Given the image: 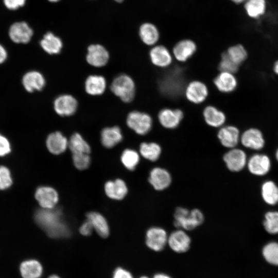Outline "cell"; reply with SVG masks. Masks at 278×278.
Instances as JSON below:
<instances>
[{
  "mask_svg": "<svg viewBox=\"0 0 278 278\" xmlns=\"http://www.w3.org/2000/svg\"><path fill=\"white\" fill-rule=\"evenodd\" d=\"M73 161L75 166L79 170L88 168L90 164V157L88 153H73Z\"/></svg>",
  "mask_w": 278,
  "mask_h": 278,
  "instance_id": "obj_40",
  "label": "cell"
},
{
  "mask_svg": "<svg viewBox=\"0 0 278 278\" xmlns=\"http://www.w3.org/2000/svg\"><path fill=\"white\" fill-rule=\"evenodd\" d=\"M274 71L278 75V60L274 63Z\"/></svg>",
  "mask_w": 278,
  "mask_h": 278,
  "instance_id": "obj_49",
  "label": "cell"
},
{
  "mask_svg": "<svg viewBox=\"0 0 278 278\" xmlns=\"http://www.w3.org/2000/svg\"><path fill=\"white\" fill-rule=\"evenodd\" d=\"M48 1L51 2H57L60 0H48Z\"/></svg>",
  "mask_w": 278,
  "mask_h": 278,
  "instance_id": "obj_52",
  "label": "cell"
},
{
  "mask_svg": "<svg viewBox=\"0 0 278 278\" xmlns=\"http://www.w3.org/2000/svg\"><path fill=\"white\" fill-rule=\"evenodd\" d=\"M241 142L245 147L254 150L262 149L265 144L262 132L255 128L245 131L241 136Z\"/></svg>",
  "mask_w": 278,
  "mask_h": 278,
  "instance_id": "obj_20",
  "label": "cell"
},
{
  "mask_svg": "<svg viewBox=\"0 0 278 278\" xmlns=\"http://www.w3.org/2000/svg\"><path fill=\"white\" fill-rule=\"evenodd\" d=\"M107 86L106 79L100 75H90L85 82L86 92L91 95H101L105 91Z\"/></svg>",
  "mask_w": 278,
  "mask_h": 278,
  "instance_id": "obj_27",
  "label": "cell"
},
{
  "mask_svg": "<svg viewBox=\"0 0 278 278\" xmlns=\"http://www.w3.org/2000/svg\"><path fill=\"white\" fill-rule=\"evenodd\" d=\"M151 63L155 66L165 68L172 63V56L169 50L162 45H154L149 52Z\"/></svg>",
  "mask_w": 278,
  "mask_h": 278,
  "instance_id": "obj_14",
  "label": "cell"
},
{
  "mask_svg": "<svg viewBox=\"0 0 278 278\" xmlns=\"http://www.w3.org/2000/svg\"><path fill=\"white\" fill-rule=\"evenodd\" d=\"M152 278H171L169 275L163 273H157L153 276Z\"/></svg>",
  "mask_w": 278,
  "mask_h": 278,
  "instance_id": "obj_47",
  "label": "cell"
},
{
  "mask_svg": "<svg viewBox=\"0 0 278 278\" xmlns=\"http://www.w3.org/2000/svg\"><path fill=\"white\" fill-rule=\"evenodd\" d=\"M20 272L23 278H40L43 273V267L36 259H28L21 263Z\"/></svg>",
  "mask_w": 278,
  "mask_h": 278,
  "instance_id": "obj_25",
  "label": "cell"
},
{
  "mask_svg": "<svg viewBox=\"0 0 278 278\" xmlns=\"http://www.w3.org/2000/svg\"><path fill=\"white\" fill-rule=\"evenodd\" d=\"M231 59L239 65L247 58V52L241 44H237L230 47L226 51Z\"/></svg>",
  "mask_w": 278,
  "mask_h": 278,
  "instance_id": "obj_37",
  "label": "cell"
},
{
  "mask_svg": "<svg viewBox=\"0 0 278 278\" xmlns=\"http://www.w3.org/2000/svg\"><path fill=\"white\" fill-rule=\"evenodd\" d=\"M87 219L92 223L93 229L103 238L109 235V228L106 218L100 214L91 212L86 214Z\"/></svg>",
  "mask_w": 278,
  "mask_h": 278,
  "instance_id": "obj_30",
  "label": "cell"
},
{
  "mask_svg": "<svg viewBox=\"0 0 278 278\" xmlns=\"http://www.w3.org/2000/svg\"><path fill=\"white\" fill-rule=\"evenodd\" d=\"M174 225L185 230H192L201 224L204 221V216L198 209L190 211L182 207H177L174 214Z\"/></svg>",
  "mask_w": 278,
  "mask_h": 278,
  "instance_id": "obj_2",
  "label": "cell"
},
{
  "mask_svg": "<svg viewBox=\"0 0 278 278\" xmlns=\"http://www.w3.org/2000/svg\"><path fill=\"white\" fill-rule=\"evenodd\" d=\"M126 123L128 127L136 133L144 135L150 131L152 126V119L146 113L133 111L128 114Z\"/></svg>",
  "mask_w": 278,
  "mask_h": 278,
  "instance_id": "obj_4",
  "label": "cell"
},
{
  "mask_svg": "<svg viewBox=\"0 0 278 278\" xmlns=\"http://www.w3.org/2000/svg\"><path fill=\"white\" fill-rule=\"evenodd\" d=\"M191 240L189 236L183 230H178L168 236L167 244L175 252L181 253L188 250Z\"/></svg>",
  "mask_w": 278,
  "mask_h": 278,
  "instance_id": "obj_12",
  "label": "cell"
},
{
  "mask_svg": "<svg viewBox=\"0 0 278 278\" xmlns=\"http://www.w3.org/2000/svg\"><path fill=\"white\" fill-rule=\"evenodd\" d=\"M217 137L223 146L233 148L238 143L239 131L237 128L233 126L222 127L218 131Z\"/></svg>",
  "mask_w": 278,
  "mask_h": 278,
  "instance_id": "obj_21",
  "label": "cell"
},
{
  "mask_svg": "<svg viewBox=\"0 0 278 278\" xmlns=\"http://www.w3.org/2000/svg\"><path fill=\"white\" fill-rule=\"evenodd\" d=\"M33 30L25 22H16L10 26L8 35L11 40L17 44H26L31 40Z\"/></svg>",
  "mask_w": 278,
  "mask_h": 278,
  "instance_id": "obj_5",
  "label": "cell"
},
{
  "mask_svg": "<svg viewBox=\"0 0 278 278\" xmlns=\"http://www.w3.org/2000/svg\"><path fill=\"white\" fill-rule=\"evenodd\" d=\"M140 278H149V277L147 276H142Z\"/></svg>",
  "mask_w": 278,
  "mask_h": 278,
  "instance_id": "obj_53",
  "label": "cell"
},
{
  "mask_svg": "<svg viewBox=\"0 0 278 278\" xmlns=\"http://www.w3.org/2000/svg\"><path fill=\"white\" fill-rule=\"evenodd\" d=\"M149 182L155 189L162 190L169 186L171 178L166 169L155 167L150 172Z\"/></svg>",
  "mask_w": 278,
  "mask_h": 278,
  "instance_id": "obj_17",
  "label": "cell"
},
{
  "mask_svg": "<svg viewBox=\"0 0 278 278\" xmlns=\"http://www.w3.org/2000/svg\"><path fill=\"white\" fill-rule=\"evenodd\" d=\"M35 220L48 236L52 238L67 237L70 230L62 218L60 209L42 208L36 213Z\"/></svg>",
  "mask_w": 278,
  "mask_h": 278,
  "instance_id": "obj_1",
  "label": "cell"
},
{
  "mask_svg": "<svg viewBox=\"0 0 278 278\" xmlns=\"http://www.w3.org/2000/svg\"><path fill=\"white\" fill-rule=\"evenodd\" d=\"M109 59V53L102 45L93 44L88 47L86 60L91 65L97 67L103 66Z\"/></svg>",
  "mask_w": 278,
  "mask_h": 278,
  "instance_id": "obj_9",
  "label": "cell"
},
{
  "mask_svg": "<svg viewBox=\"0 0 278 278\" xmlns=\"http://www.w3.org/2000/svg\"><path fill=\"white\" fill-rule=\"evenodd\" d=\"M223 160L229 170L232 171H239L246 165L247 157L243 150L232 148L224 155Z\"/></svg>",
  "mask_w": 278,
  "mask_h": 278,
  "instance_id": "obj_13",
  "label": "cell"
},
{
  "mask_svg": "<svg viewBox=\"0 0 278 278\" xmlns=\"http://www.w3.org/2000/svg\"><path fill=\"white\" fill-rule=\"evenodd\" d=\"M22 82L24 89L29 93L42 90L46 82L43 75L36 71H31L25 73L23 76Z\"/></svg>",
  "mask_w": 278,
  "mask_h": 278,
  "instance_id": "obj_18",
  "label": "cell"
},
{
  "mask_svg": "<svg viewBox=\"0 0 278 278\" xmlns=\"http://www.w3.org/2000/svg\"><path fill=\"white\" fill-rule=\"evenodd\" d=\"M40 45L47 53L50 55L58 54L62 47V42L59 38L49 32L41 40Z\"/></svg>",
  "mask_w": 278,
  "mask_h": 278,
  "instance_id": "obj_31",
  "label": "cell"
},
{
  "mask_svg": "<svg viewBox=\"0 0 278 278\" xmlns=\"http://www.w3.org/2000/svg\"><path fill=\"white\" fill-rule=\"evenodd\" d=\"M113 278H133V276L129 271L118 267L114 270Z\"/></svg>",
  "mask_w": 278,
  "mask_h": 278,
  "instance_id": "obj_44",
  "label": "cell"
},
{
  "mask_svg": "<svg viewBox=\"0 0 278 278\" xmlns=\"http://www.w3.org/2000/svg\"><path fill=\"white\" fill-rule=\"evenodd\" d=\"M12 180L9 169L4 166H0V190L6 189L12 185Z\"/></svg>",
  "mask_w": 278,
  "mask_h": 278,
  "instance_id": "obj_41",
  "label": "cell"
},
{
  "mask_svg": "<svg viewBox=\"0 0 278 278\" xmlns=\"http://www.w3.org/2000/svg\"><path fill=\"white\" fill-rule=\"evenodd\" d=\"M35 198L40 205L45 209L55 207L59 200L57 191L49 186H40L35 193Z\"/></svg>",
  "mask_w": 278,
  "mask_h": 278,
  "instance_id": "obj_10",
  "label": "cell"
},
{
  "mask_svg": "<svg viewBox=\"0 0 278 278\" xmlns=\"http://www.w3.org/2000/svg\"><path fill=\"white\" fill-rule=\"evenodd\" d=\"M276 158L277 160L278 161V149L277 150L276 152Z\"/></svg>",
  "mask_w": 278,
  "mask_h": 278,
  "instance_id": "obj_51",
  "label": "cell"
},
{
  "mask_svg": "<svg viewBox=\"0 0 278 278\" xmlns=\"http://www.w3.org/2000/svg\"><path fill=\"white\" fill-rule=\"evenodd\" d=\"M106 195L111 199L121 200L127 195L128 188L125 182L120 179L109 181L105 185Z\"/></svg>",
  "mask_w": 278,
  "mask_h": 278,
  "instance_id": "obj_24",
  "label": "cell"
},
{
  "mask_svg": "<svg viewBox=\"0 0 278 278\" xmlns=\"http://www.w3.org/2000/svg\"><path fill=\"white\" fill-rule=\"evenodd\" d=\"M123 140V134L118 126L106 127L101 132V142L107 148L114 147Z\"/></svg>",
  "mask_w": 278,
  "mask_h": 278,
  "instance_id": "obj_22",
  "label": "cell"
},
{
  "mask_svg": "<svg viewBox=\"0 0 278 278\" xmlns=\"http://www.w3.org/2000/svg\"><path fill=\"white\" fill-rule=\"evenodd\" d=\"M263 255L265 259L270 264L278 266V243L270 242L263 248Z\"/></svg>",
  "mask_w": 278,
  "mask_h": 278,
  "instance_id": "obj_36",
  "label": "cell"
},
{
  "mask_svg": "<svg viewBox=\"0 0 278 278\" xmlns=\"http://www.w3.org/2000/svg\"><path fill=\"white\" fill-rule=\"evenodd\" d=\"M139 35L142 41L148 46L155 45L160 37L157 27L149 22L143 23L141 25Z\"/></svg>",
  "mask_w": 278,
  "mask_h": 278,
  "instance_id": "obj_26",
  "label": "cell"
},
{
  "mask_svg": "<svg viewBox=\"0 0 278 278\" xmlns=\"http://www.w3.org/2000/svg\"><path fill=\"white\" fill-rule=\"evenodd\" d=\"M168 236L166 231L159 227L150 228L146 233V244L151 250L161 251L167 244Z\"/></svg>",
  "mask_w": 278,
  "mask_h": 278,
  "instance_id": "obj_6",
  "label": "cell"
},
{
  "mask_svg": "<svg viewBox=\"0 0 278 278\" xmlns=\"http://www.w3.org/2000/svg\"><path fill=\"white\" fill-rule=\"evenodd\" d=\"M238 66L239 65L231 59L226 52L222 54L218 65V68L220 72L234 74L238 71Z\"/></svg>",
  "mask_w": 278,
  "mask_h": 278,
  "instance_id": "obj_39",
  "label": "cell"
},
{
  "mask_svg": "<svg viewBox=\"0 0 278 278\" xmlns=\"http://www.w3.org/2000/svg\"><path fill=\"white\" fill-rule=\"evenodd\" d=\"M203 115L206 124L212 127H220L225 121L224 113L212 106H208L205 108Z\"/></svg>",
  "mask_w": 278,
  "mask_h": 278,
  "instance_id": "obj_28",
  "label": "cell"
},
{
  "mask_svg": "<svg viewBox=\"0 0 278 278\" xmlns=\"http://www.w3.org/2000/svg\"><path fill=\"white\" fill-rule=\"evenodd\" d=\"M48 278H60V277L57 275L54 274V275H50Z\"/></svg>",
  "mask_w": 278,
  "mask_h": 278,
  "instance_id": "obj_50",
  "label": "cell"
},
{
  "mask_svg": "<svg viewBox=\"0 0 278 278\" xmlns=\"http://www.w3.org/2000/svg\"><path fill=\"white\" fill-rule=\"evenodd\" d=\"M196 49V44L193 41L184 39L180 41L175 45L172 55L178 61L185 62L195 54Z\"/></svg>",
  "mask_w": 278,
  "mask_h": 278,
  "instance_id": "obj_15",
  "label": "cell"
},
{
  "mask_svg": "<svg viewBox=\"0 0 278 278\" xmlns=\"http://www.w3.org/2000/svg\"><path fill=\"white\" fill-rule=\"evenodd\" d=\"M26 0H3L5 7L10 10H15L23 7Z\"/></svg>",
  "mask_w": 278,
  "mask_h": 278,
  "instance_id": "obj_43",
  "label": "cell"
},
{
  "mask_svg": "<svg viewBox=\"0 0 278 278\" xmlns=\"http://www.w3.org/2000/svg\"><path fill=\"white\" fill-rule=\"evenodd\" d=\"M93 229L92 223L87 219L81 225L79 229V232L84 236H89L91 234Z\"/></svg>",
  "mask_w": 278,
  "mask_h": 278,
  "instance_id": "obj_45",
  "label": "cell"
},
{
  "mask_svg": "<svg viewBox=\"0 0 278 278\" xmlns=\"http://www.w3.org/2000/svg\"><path fill=\"white\" fill-rule=\"evenodd\" d=\"M78 102L76 98L68 94L58 96L54 102L55 112L62 116L73 115L76 112Z\"/></svg>",
  "mask_w": 278,
  "mask_h": 278,
  "instance_id": "obj_8",
  "label": "cell"
},
{
  "mask_svg": "<svg viewBox=\"0 0 278 278\" xmlns=\"http://www.w3.org/2000/svg\"><path fill=\"white\" fill-rule=\"evenodd\" d=\"M262 195L267 204L275 205L278 203V187L271 181L265 182L262 187Z\"/></svg>",
  "mask_w": 278,
  "mask_h": 278,
  "instance_id": "obj_34",
  "label": "cell"
},
{
  "mask_svg": "<svg viewBox=\"0 0 278 278\" xmlns=\"http://www.w3.org/2000/svg\"><path fill=\"white\" fill-rule=\"evenodd\" d=\"M11 152V145L9 140L0 133V157H4Z\"/></svg>",
  "mask_w": 278,
  "mask_h": 278,
  "instance_id": "obj_42",
  "label": "cell"
},
{
  "mask_svg": "<svg viewBox=\"0 0 278 278\" xmlns=\"http://www.w3.org/2000/svg\"><path fill=\"white\" fill-rule=\"evenodd\" d=\"M236 4H244L246 0H230Z\"/></svg>",
  "mask_w": 278,
  "mask_h": 278,
  "instance_id": "obj_48",
  "label": "cell"
},
{
  "mask_svg": "<svg viewBox=\"0 0 278 278\" xmlns=\"http://www.w3.org/2000/svg\"><path fill=\"white\" fill-rule=\"evenodd\" d=\"M140 152L145 159L150 161H155L161 153L160 146L154 142H144L140 146Z\"/></svg>",
  "mask_w": 278,
  "mask_h": 278,
  "instance_id": "obj_33",
  "label": "cell"
},
{
  "mask_svg": "<svg viewBox=\"0 0 278 278\" xmlns=\"http://www.w3.org/2000/svg\"><path fill=\"white\" fill-rule=\"evenodd\" d=\"M115 1L117 2H119V3H121L124 0H115Z\"/></svg>",
  "mask_w": 278,
  "mask_h": 278,
  "instance_id": "obj_54",
  "label": "cell"
},
{
  "mask_svg": "<svg viewBox=\"0 0 278 278\" xmlns=\"http://www.w3.org/2000/svg\"><path fill=\"white\" fill-rule=\"evenodd\" d=\"M46 145L51 153L58 155L65 151L68 147V141L60 132L56 131L48 135Z\"/></svg>",
  "mask_w": 278,
  "mask_h": 278,
  "instance_id": "obj_19",
  "label": "cell"
},
{
  "mask_svg": "<svg viewBox=\"0 0 278 278\" xmlns=\"http://www.w3.org/2000/svg\"><path fill=\"white\" fill-rule=\"evenodd\" d=\"M264 227L269 234L278 233V212H268L265 214Z\"/></svg>",
  "mask_w": 278,
  "mask_h": 278,
  "instance_id": "obj_38",
  "label": "cell"
},
{
  "mask_svg": "<svg viewBox=\"0 0 278 278\" xmlns=\"http://www.w3.org/2000/svg\"><path fill=\"white\" fill-rule=\"evenodd\" d=\"M110 89L124 102L132 101L135 96V83L132 78L127 74H120L115 77L112 82Z\"/></svg>",
  "mask_w": 278,
  "mask_h": 278,
  "instance_id": "obj_3",
  "label": "cell"
},
{
  "mask_svg": "<svg viewBox=\"0 0 278 278\" xmlns=\"http://www.w3.org/2000/svg\"><path fill=\"white\" fill-rule=\"evenodd\" d=\"M140 161V156L134 150L126 149L122 153L121 161L124 166L130 170H134Z\"/></svg>",
  "mask_w": 278,
  "mask_h": 278,
  "instance_id": "obj_35",
  "label": "cell"
},
{
  "mask_svg": "<svg viewBox=\"0 0 278 278\" xmlns=\"http://www.w3.org/2000/svg\"><path fill=\"white\" fill-rule=\"evenodd\" d=\"M7 55L8 54L6 48L0 44V64L6 61Z\"/></svg>",
  "mask_w": 278,
  "mask_h": 278,
  "instance_id": "obj_46",
  "label": "cell"
},
{
  "mask_svg": "<svg viewBox=\"0 0 278 278\" xmlns=\"http://www.w3.org/2000/svg\"><path fill=\"white\" fill-rule=\"evenodd\" d=\"M68 147L72 153L89 154L91 151L90 145L78 133H75L71 136Z\"/></svg>",
  "mask_w": 278,
  "mask_h": 278,
  "instance_id": "obj_32",
  "label": "cell"
},
{
  "mask_svg": "<svg viewBox=\"0 0 278 278\" xmlns=\"http://www.w3.org/2000/svg\"><path fill=\"white\" fill-rule=\"evenodd\" d=\"M183 112L179 109L164 108L158 114L160 124L164 128L169 129L177 128L183 118Z\"/></svg>",
  "mask_w": 278,
  "mask_h": 278,
  "instance_id": "obj_11",
  "label": "cell"
},
{
  "mask_svg": "<svg viewBox=\"0 0 278 278\" xmlns=\"http://www.w3.org/2000/svg\"><path fill=\"white\" fill-rule=\"evenodd\" d=\"M266 0H246L244 7L247 15L253 19L263 16L267 10Z\"/></svg>",
  "mask_w": 278,
  "mask_h": 278,
  "instance_id": "obj_29",
  "label": "cell"
},
{
  "mask_svg": "<svg viewBox=\"0 0 278 278\" xmlns=\"http://www.w3.org/2000/svg\"><path fill=\"white\" fill-rule=\"evenodd\" d=\"M184 93L186 99L189 101L195 104H199L206 99L208 90L203 82L195 80L188 84Z\"/></svg>",
  "mask_w": 278,
  "mask_h": 278,
  "instance_id": "obj_7",
  "label": "cell"
},
{
  "mask_svg": "<svg viewBox=\"0 0 278 278\" xmlns=\"http://www.w3.org/2000/svg\"><path fill=\"white\" fill-rule=\"evenodd\" d=\"M214 83L221 92L230 93L236 88L237 82L233 74L220 72L214 80Z\"/></svg>",
  "mask_w": 278,
  "mask_h": 278,
  "instance_id": "obj_23",
  "label": "cell"
},
{
  "mask_svg": "<svg viewBox=\"0 0 278 278\" xmlns=\"http://www.w3.org/2000/svg\"><path fill=\"white\" fill-rule=\"evenodd\" d=\"M249 170L253 175L263 176L270 169V161L265 154H256L252 156L248 162Z\"/></svg>",
  "mask_w": 278,
  "mask_h": 278,
  "instance_id": "obj_16",
  "label": "cell"
}]
</instances>
